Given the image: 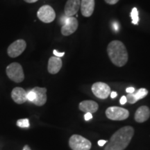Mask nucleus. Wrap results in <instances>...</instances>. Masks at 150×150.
I'll use <instances>...</instances> for the list:
<instances>
[{
  "label": "nucleus",
  "instance_id": "obj_29",
  "mask_svg": "<svg viewBox=\"0 0 150 150\" xmlns=\"http://www.w3.org/2000/svg\"><path fill=\"white\" fill-rule=\"evenodd\" d=\"M24 1H26V2H27V3L31 4V3H35V2H36V1H38V0H24Z\"/></svg>",
  "mask_w": 150,
  "mask_h": 150
},
{
  "label": "nucleus",
  "instance_id": "obj_25",
  "mask_svg": "<svg viewBox=\"0 0 150 150\" xmlns=\"http://www.w3.org/2000/svg\"><path fill=\"white\" fill-rule=\"evenodd\" d=\"M135 91H136V90H135L134 88H133V87L127 88L126 89V92L127 93H134Z\"/></svg>",
  "mask_w": 150,
  "mask_h": 150
},
{
  "label": "nucleus",
  "instance_id": "obj_11",
  "mask_svg": "<svg viewBox=\"0 0 150 150\" xmlns=\"http://www.w3.org/2000/svg\"><path fill=\"white\" fill-rule=\"evenodd\" d=\"M81 0H67L65 4L64 12L67 17H72L77 13L80 8Z\"/></svg>",
  "mask_w": 150,
  "mask_h": 150
},
{
  "label": "nucleus",
  "instance_id": "obj_9",
  "mask_svg": "<svg viewBox=\"0 0 150 150\" xmlns=\"http://www.w3.org/2000/svg\"><path fill=\"white\" fill-rule=\"evenodd\" d=\"M91 89L95 96L101 99H106L111 93L109 86L104 82H96L92 86Z\"/></svg>",
  "mask_w": 150,
  "mask_h": 150
},
{
  "label": "nucleus",
  "instance_id": "obj_24",
  "mask_svg": "<svg viewBox=\"0 0 150 150\" xmlns=\"http://www.w3.org/2000/svg\"><path fill=\"white\" fill-rule=\"evenodd\" d=\"M120 104L122 105H124V104H126V103L127 102L126 96H122V97L121 99H120Z\"/></svg>",
  "mask_w": 150,
  "mask_h": 150
},
{
  "label": "nucleus",
  "instance_id": "obj_12",
  "mask_svg": "<svg viewBox=\"0 0 150 150\" xmlns=\"http://www.w3.org/2000/svg\"><path fill=\"white\" fill-rule=\"evenodd\" d=\"M11 97L16 104H24L27 101V92L22 88H14L11 92Z\"/></svg>",
  "mask_w": 150,
  "mask_h": 150
},
{
  "label": "nucleus",
  "instance_id": "obj_18",
  "mask_svg": "<svg viewBox=\"0 0 150 150\" xmlns=\"http://www.w3.org/2000/svg\"><path fill=\"white\" fill-rule=\"evenodd\" d=\"M131 18L132 19V24H138L139 22V16H138V11L136 8L132 9L131 13Z\"/></svg>",
  "mask_w": 150,
  "mask_h": 150
},
{
  "label": "nucleus",
  "instance_id": "obj_13",
  "mask_svg": "<svg viewBox=\"0 0 150 150\" xmlns=\"http://www.w3.org/2000/svg\"><path fill=\"white\" fill-rule=\"evenodd\" d=\"M95 0H81V12L86 18L91 17L95 10Z\"/></svg>",
  "mask_w": 150,
  "mask_h": 150
},
{
  "label": "nucleus",
  "instance_id": "obj_23",
  "mask_svg": "<svg viewBox=\"0 0 150 150\" xmlns=\"http://www.w3.org/2000/svg\"><path fill=\"white\" fill-rule=\"evenodd\" d=\"M106 1V3H107L108 4L110 5H114L115 4H117L120 0H104Z\"/></svg>",
  "mask_w": 150,
  "mask_h": 150
},
{
  "label": "nucleus",
  "instance_id": "obj_20",
  "mask_svg": "<svg viewBox=\"0 0 150 150\" xmlns=\"http://www.w3.org/2000/svg\"><path fill=\"white\" fill-rule=\"evenodd\" d=\"M35 98V95L32 90H30L29 91L27 92V100L29 102H32Z\"/></svg>",
  "mask_w": 150,
  "mask_h": 150
},
{
  "label": "nucleus",
  "instance_id": "obj_21",
  "mask_svg": "<svg viewBox=\"0 0 150 150\" xmlns=\"http://www.w3.org/2000/svg\"><path fill=\"white\" fill-rule=\"evenodd\" d=\"M53 53L54 55H55V56H56V57H63V56L65 55V52H59L56 51V50H54Z\"/></svg>",
  "mask_w": 150,
  "mask_h": 150
},
{
  "label": "nucleus",
  "instance_id": "obj_15",
  "mask_svg": "<svg viewBox=\"0 0 150 150\" xmlns=\"http://www.w3.org/2000/svg\"><path fill=\"white\" fill-rule=\"evenodd\" d=\"M62 65H63V63L59 57L52 56L50 58L48 61V72L52 74H57L61 70Z\"/></svg>",
  "mask_w": 150,
  "mask_h": 150
},
{
  "label": "nucleus",
  "instance_id": "obj_4",
  "mask_svg": "<svg viewBox=\"0 0 150 150\" xmlns=\"http://www.w3.org/2000/svg\"><path fill=\"white\" fill-rule=\"evenodd\" d=\"M69 146L72 150H90L92 147L91 141L80 135L74 134L69 140Z\"/></svg>",
  "mask_w": 150,
  "mask_h": 150
},
{
  "label": "nucleus",
  "instance_id": "obj_26",
  "mask_svg": "<svg viewBox=\"0 0 150 150\" xmlns=\"http://www.w3.org/2000/svg\"><path fill=\"white\" fill-rule=\"evenodd\" d=\"M112 27H113V29L115 31H117L118 30H119V24H118L117 22H113V24H112Z\"/></svg>",
  "mask_w": 150,
  "mask_h": 150
},
{
  "label": "nucleus",
  "instance_id": "obj_27",
  "mask_svg": "<svg viewBox=\"0 0 150 150\" xmlns=\"http://www.w3.org/2000/svg\"><path fill=\"white\" fill-rule=\"evenodd\" d=\"M106 143H107V141H106V140H100L98 141V145L100 146V147L104 146Z\"/></svg>",
  "mask_w": 150,
  "mask_h": 150
},
{
  "label": "nucleus",
  "instance_id": "obj_2",
  "mask_svg": "<svg viewBox=\"0 0 150 150\" xmlns=\"http://www.w3.org/2000/svg\"><path fill=\"white\" fill-rule=\"evenodd\" d=\"M107 53L110 61L117 67H122L129 59L128 52L122 42L112 40L107 47Z\"/></svg>",
  "mask_w": 150,
  "mask_h": 150
},
{
  "label": "nucleus",
  "instance_id": "obj_3",
  "mask_svg": "<svg viewBox=\"0 0 150 150\" xmlns=\"http://www.w3.org/2000/svg\"><path fill=\"white\" fill-rule=\"evenodd\" d=\"M6 72L8 77L16 83H21L24 79V74L22 65L16 62L8 65L6 69Z\"/></svg>",
  "mask_w": 150,
  "mask_h": 150
},
{
  "label": "nucleus",
  "instance_id": "obj_10",
  "mask_svg": "<svg viewBox=\"0 0 150 150\" xmlns=\"http://www.w3.org/2000/svg\"><path fill=\"white\" fill-rule=\"evenodd\" d=\"M31 90L34 92L35 95V98L32 103L38 106H42L45 104V103L47 102V99L46 95L47 88H45L35 87Z\"/></svg>",
  "mask_w": 150,
  "mask_h": 150
},
{
  "label": "nucleus",
  "instance_id": "obj_6",
  "mask_svg": "<svg viewBox=\"0 0 150 150\" xmlns=\"http://www.w3.org/2000/svg\"><path fill=\"white\" fill-rule=\"evenodd\" d=\"M106 115L111 120H125L129 116V112L127 109L119 107V106H111L106 110Z\"/></svg>",
  "mask_w": 150,
  "mask_h": 150
},
{
  "label": "nucleus",
  "instance_id": "obj_7",
  "mask_svg": "<svg viewBox=\"0 0 150 150\" xmlns=\"http://www.w3.org/2000/svg\"><path fill=\"white\" fill-rule=\"evenodd\" d=\"M37 16L41 22L44 23H51L55 20L56 13L52 6L44 5L38 11Z\"/></svg>",
  "mask_w": 150,
  "mask_h": 150
},
{
  "label": "nucleus",
  "instance_id": "obj_8",
  "mask_svg": "<svg viewBox=\"0 0 150 150\" xmlns=\"http://www.w3.org/2000/svg\"><path fill=\"white\" fill-rule=\"evenodd\" d=\"M27 47V42L23 39H19L9 45L7 50L8 55L11 58H16L23 53Z\"/></svg>",
  "mask_w": 150,
  "mask_h": 150
},
{
  "label": "nucleus",
  "instance_id": "obj_22",
  "mask_svg": "<svg viewBox=\"0 0 150 150\" xmlns=\"http://www.w3.org/2000/svg\"><path fill=\"white\" fill-rule=\"evenodd\" d=\"M92 118H93V115H92V113H91V112H86L85 115H84V119L86 121L90 120Z\"/></svg>",
  "mask_w": 150,
  "mask_h": 150
},
{
  "label": "nucleus",
  "instance_id": "obj_5",
  "mask_svg": "<svg viewBox=\"0 0 150 150\" xmlns=\"http://www.w3.org/2000/svg\"><path fill=\"white\" fill-rule=\"evenodd\" d=\"M63 26L61 27V33L65 36L72 35L78 29V20L74 17L63 16L61 20Z\"/></svg>",
  "mask_w": 150,
  "mask_h": 150
},
{
  "label": "nucleus",
  "instance_id": "obj_28",
  "mask_svg": "<svg viewBox=\"0 0 150 150\" xmlns=\"http://www.w3.org/2000/svg\"><path fill=\"white\" fill-rule=\"evenodd\" d=\"M110 97H111L112 99H114V98H115L116 97H117V93H116V92H111V93H110Z\"/></svg>",
  "mask_w": 150,
  "mask_h": 150
},
{
  "label": "nucleus",
  "instance_id": "obj_19",
  "mask_svg": "<svg viewBox=\"0 0 150 150\" xmlns=\"http://www.w3.org/2000/svg\"><path fill=\"white\" fill-rule=\"evenodd\" d=\"M17 126L20 127V128H29L30 127V123L29 119L25 118V119H20L17 121Z\"/></svg>",
  "mask_w": 150,
  "mask_h": 150
},
{
  "label": "nucleus",
  "instance_id": "obj_14",
  "mask_svg": "<svg viewBox=\"0 0 150 150\" xmlns=\"http://www.w3.org/2000/svg\"><path fill=\"white\" fill-rule=\"evenodd\" d=\"M148 94V91L146 88H140L138 91H135L133 93H128L127 95V101L129 104H134L136 103L140 99L145 98Z\"/></svg>",
  "mask_w": 150,
  "mask_h": 150
},
{
  "label": "nucleus",
  "instance_id": "obj_30",
  "mask_svg": "<svg viewBox=\"0 0 150 150\" xmlns=\"http://www.w3.org/2000/svg\"><path fill=\"white\" fill-rule=\"evenodd\" d=\"M22 150H31V148L29 147V146H28L27 145H24V147H23V149H22Z\"/></svg>",
  "mask_w": 150,
  "mask_h": 150
},
{
  "label": "nucleus",
  "instance_id": "obj_1",
  "mask_svg": "<svg viewBox=\"0 0 150 150\" xmlns=\"http://www.w3.org/2000/svg\"><path fill=\"white\" fill-rule=\"evenodd\" d=\"M134 135L132 127H122L114 133L104 150H125L128 147Z\"/></svg>",
  "mask_w": 150,
  "mask_h": 150
},
{
  "label": "nucleus",
  "instance_id": "obj_16",
  "mask_svg": "<svg viewBox=\"0 0 150 150\" xmlns=\"http://www.w3.org/2000/svg\"><path fill=\"white\" fill-rule=\"evenodd\" d=\"M150 117V109L147 106H142L135 112L134 118L137 122L142 123L147 121Z\"/></svg>",
  "mask_w": 150,
  "mask_h": 150
},
{
  "label": "nucleus",
  "instance_id": "obj_17",
  "mask_svg": "<svg viewBox=\"0 0 150 150\" xmlns=\"http://www.w3.org/2000/svg\"><path fill=\"white\" fill-rule=\"evenodd\" d=\"M99 106L97 102L92 100H84L79 105V108L81 111L94 113L98 110Z\"/></svg>",
  "mask_w": 150,
  "mask_h": 150
}]
</instances>
